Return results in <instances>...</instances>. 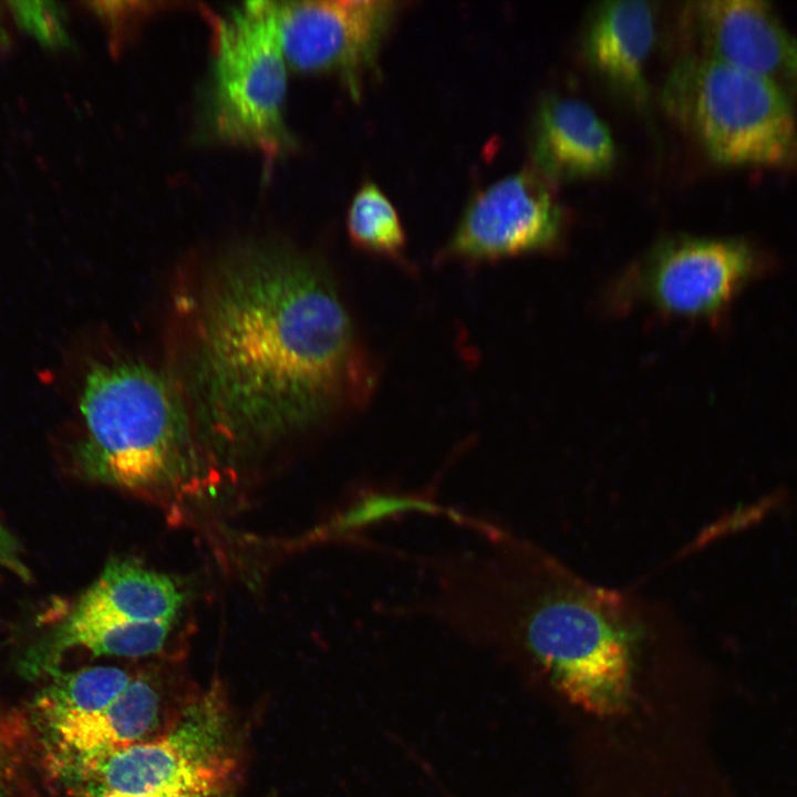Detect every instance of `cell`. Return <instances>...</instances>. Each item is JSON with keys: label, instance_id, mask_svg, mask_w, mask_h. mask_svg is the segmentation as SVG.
<instances>
[{"label": "cell", "instance_id": "cell-1", "mask_svg": "<svg viewBox=\"0 0 797 797\" xmlns=\"http://www.w3.org/2000/svg\"><path fill=\"white\" fill-rule=\"evenodd\" d=\"M178 381L225 455L330 428L365 407L373 356L328 268L283 245L221 257L190 298Z\"/></svg>", "mask_w": 797, "mask_h": 797}, {"label": "cell", "instance_id": "cell-2", "mask_svg": "<svg viewBox=\"0 0 797 797\" xmlns=\"http://www.w3.org/2000/svg\"><path fill=\"white\" fill-rule=\"evenodd\" d=\"M484 539L480 549L429 559L432 590L415 615L468 643L525 655L588 712L624 708L643 651L682 622L663 603L597 584L503 526Z\"/></svg>", "mask_w": 797, "mask_h": 797}, {"label": "cell", "instance_id": "cell-3", "mask_svg": "<svg viewBox=\"0 0 797 797\" xmlns=\"http://www.w3.org/2000/svg\"><path fill=\"white\" fill-rule=\"evenodd\" d=\"M79 407L84 437L76 458L87 479L168 503L199 494L214 478L179 383L149 364H95Z\"/></svg>", "mask_w": 797, "mask_h": 797}, {"label": "cell", "instance_id": "cell-4", "mask_svg": "<svg viewBox=\"0 0 797 797\" xmlns=\"http://www.w3.org/2000/svg\"><path fill=\"white\" fill-rule=\"evenodd\" d=\"M663 101L720 164L797 165V114L790 94L764 76L711 58L691 56L671 71Z\"/></svg>", "mask_w": 797, "mask_h": 797}, {"label": "cell", "instance_id": "cell-5", "mask_svg": "<svg viewBox=\"0 0 797 797\" xmlns=\"http://www.w3.org/2000/svg\"><path fill=\"white\" fill-rule=\"evenodd\" d=\"M236 769L229 716L213 689L163 734L46 772L74 797H218Z\"/></svg>", "mask_w": 797, "mask_h": 797}, {"label": "cell", "instance_id": "cell-6", "mask_svg": "<svg viewBox=\"0 0 797 797\" xmlns=\"http://www.w3.org/2000/svg\"><path fill=\"white\" fill-rule=\"evenodd\" d=\"M206 120L221 142L259 151L275 162L293 148L284 121L286 60L278 2L248 1L216 24Z\"/></svg>", "mask_w": 797, "mask_h": 797}, {"label": "cell", "instance_id": "cell-7", "mask_svg": "<svg viewBox=\"0 0 797 797\" xmlns=\"http://www.w3.org/2000/svg\"><path fill=\"white\" fill-rule=\"evenodd\" d=\"M776 268L774 258L741 238L676 236L653 247L615 282L612 300L667 318L718 327L735 301Z\"/></svg>", "mask_w": 797, "mask_h": 797}, {"label": "cell", "instance_id": "cell-8", "mask_svg": "<svg viewBox=\"0 0 797 797\" xmlns=\"http://www.w3.org/2000/svg\"><path fill=\"white\" fill-rule=\"evenodd\" d=\"M562 213L547 185L518 172L475 194L436 265L474 267L550 249L560 239Z\"/></svg>", "mask_w": 797, "mask_h": 797}, {"label": "cell", "instance_id": "cell-9", "mask_svg": "<svg viewBox=\"0 0 797 797\" xmlns=\"http://www.w3.org/2000/svg\"><path fill=\"white\" fill-rule=\"evenodd\" d=\"M396 11V2L382 0L278 2L284 60L302 73L335 74L358 96Z\"/></svg>", "mask_w": 797, "mask_h": 797}, {"label": "cell", "instance_id": "cell-10", "mask_svg": "<svg viewBox=\"0 0 797 797\" xmlns=\"http://www.w3.org/2000/svg\"><path fill=\"white\" fill-rule=\"evenodd\" d=\"M690 12L702 56L747 70L797 94V37L769 3L706 0L694 3Z\"/></svg>", "mask_w": 797, "mask_h": 797}, {"label": "cell", "instance_id": "cell-11", "mask_svg": "<svg viewBox=\"0 0 797 797\" xmlns=\"http://www.w3.org/2000/svg\"><path fill=\"white\" fill-rule=\"evenodd\" d=\"M161 697L143 676L95 712L31 721L24 717L33 752L48 770L94 758L147 738L158 722Z\"/></svg>", "mask_w": 797, "mask_h": 797}, {"label": "cell", "instance_id": "cell-12", "mask_svg": "<svg viewBox=\"0 0 797 797\" xmlns=\"http://www.w3.org/2000/svg\"><path fill=\"white\" fill-rule=\"evenodd\" d=\"M531 154L546 176L569 180L607 172L615 146L609 127L587 103L549 95L535 114Z\"/></svg>", "mask_w": 797, "mask_h": 797}, {"label": "cell", "instance_id": "cell-13", "mask_svg": "<svg viewBox=\"0 0 797 797\" xmlns=\"http://www.w3.org/2000/svg\"><path fill=\"white\" fill-rule=\"evenodd\" d=\"M655 10L646 1H605L589 20L584 52L592 68L632 102L646 99L644 69L655 38Z\"/></svg>", "mask_w": 797, "mask_h": 797}, {"label": "cell", "instance_id": "cell-14", "mask_svg": "<svg viewBox=\"0 0 797 797\" xmlns=\"http://www.w3.org/2000/svg\"><path fill=\"white\" fill-rule=\"evenodd\" d=\"M184 594L168 576L128 559L107 562L65 620L70 623L174 621Z\"/></svg>", "mask_w": 797, "mask_h": 797}, {"label": "cell", "instance_id": "cell-15", "mask_svg": "<svg viewBox=\"0 0 797 797\" xmlns=\"http://www.w3.org/2000/svg\"><path fill=\"white\" fill-rule=\"evenodd\" d=\"M410 513L443 517L478 535L489 524L487 519L442 505L426 491L362 484L355 486L328 513L323 521L310 532L308 540L352 544L373 549V545L360 534L369 527Z\"/></svg>", "mask_w": 797, "mask_h": 797}, {"label": "cell", "instance_id": "cell-16", "mask_svg": "<svg viewBox=\"0 0 797 797\" xmlns=\"http://www.w3.org/2000/svg\"><path fill=\"white\" fill-rule=\"evenodd\" d=\"M174 621L126 623H70L64 621L45 646L27 659V673L54 671L55 660L72 648H83L93 655L136 658L159 652Z\"/></svg>", "mask_w": 797, "mask_h": 797}, {"label": "cell", "instance_id": "cell-17", "mask_svg": "<svg viewBox=\"0 0 797 797\" xmlns=\"http://www.w3.org/2000/svg\"><path fill=\"white\" fill-rule=\"evenodd\" d=\"M131 681L126 671L114 666L54 672L52 681L31 703L28 720L43 721L95 712L110 704Z\"/></svg>", "mask_w": 797, "mask_h": 797}, {"label": "cell", "instance_id": "cell-18", "mask_svg": "<svg viewBox=\"0 0 797 797\" xmlns=\"http://www.w3.org/2000/svg\"><path fill=\"white\" fill-rule=\"evenodd\" d=\"M345 227L354 248L412 269L405 257L407 238L400 215L375 183L366 182L356 190L348 208Z\"/></svg>", "mask_w": 797, "mask_h": 797}, {"label": "cell", "instance_id": "cell-19", "mask_svg": "<svg viewBox=\"0 0 797 797\" xmlns=\"http://www.w3.org/2000/svg\"><path fill=\"white\" fill-rule=\"evenodd\" d=\"M32 759L24 718L0 710V797H33L27 778Z\"/></svg>", "mask_w": 797, "mask_h": 797}, {"label": "cell", "instance_id": "cell-20", "mask_svg": "<svg viewBox=\"0 0 797 797\" xmlns=\"http://www.w3.org/2000/svg\"><path fill=\"white\" fill-rule=\"evenodd\" d=\"M14 13L21 23L45 43L63 42L65 35L58 10L50 3L15 2Z\"/></svg>", "mask_w": 797, "mask_h": 797}, {"label": "cell", "instance_id": "cell-21", "mask_svg": "<svg viewBox=\"0 0 797 797\" xmlns=\"http://www.w3.org/2000/svg\"><path fill=\"white\" fill-rule=\"evenodd\" d=\"M0 567L15 573L17 576L28 579L29 571L23 563L18 542L9 530L0 521Z\"/></svg>", "mask_w": 797, "mask_h": 797}, {"label": "cell", "instance_id": "cell-22", "mask_svg": "<svg viewBox=\"0 0 797 797\" xmlns=\"http://www.w3.org/2000/svg\"><path fill=\"white\" fill-rule=\"evenodd\" d=\"M222 796H224V795H222ZM222 796H218V797H222Z\"/></svg>", "mask_w": 797, "mask_h": 797}]
</instances>
